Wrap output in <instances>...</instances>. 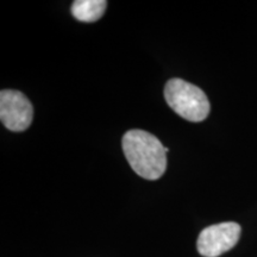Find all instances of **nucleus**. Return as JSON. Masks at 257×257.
<instances>
[{"label": "nucleus", "instance_id": "obj_1", "mask_svg": "<svg viewBox=\"0 0 257 257\" xmlns=\"http://www.w3.org/2000/svg\"><path fill=\"white\" fill-rule=\"evenodd\" d=\"M121 147L128 165L138 176L157 180L165 174L169 149L163 147L156 136L135 128L124 135Z\"/></svg>", "mask_w": 257, "mask_h": 257}, {"label": "nucleus", "instance_id": "obj_2", "mask_svg": "<svg viewBox=\"0 0 257 257\" xmlns=\"http://www.w3.org/2000/svg\"><path fill=\"white\" fill-rule=\"evenodd\" d=\"M165 99L175 113L188 121H202L210 113V101L204 91L182 79H170L166 83Z\"/></svg>", "mask_w": 257, "mask_h": 257}, {"label": "nucleus", "instance_id": "obj_3", "mask_svg": "<svg viewBox=\"0 0 257 257\" xmlns=\"http://www.w3.org/2000/svg\"><path fill=\"white\" fill-rule=\"evenodd\" d=\"M240 232L239 224L234 221L214 224L205 227L198 237L197 248L201 256L218 257L229 251L238 242Z\"/></svg>", "mask_w": 257, "mask_h": 257}, {"label": "nucleus", "instance_id": "obj_4", "mask_svg": "<svg viewBox=\"0 0 257 257\" xmlns=\"http://www.w3.org/2000/svg\"><path fill=\"white\" fill-rule=\"evenodd\" d=\"M34 118V107L23 93L15 89L0 92V119L4 126L15 133L25 131Z\"/></svg>", "mask_w": 257, "mask_h": 257}, {"label": "nucleus", "instance_id": "obj_5", "mask_svg": "<svg viewBox=\"0 0 257 257\" xmlns=\"http://www.w3.org/2000/svg\"><path fill=\"white\" fill-rule=\"evenodd\" d=\"M107 2L105 0H75L73 2L72 11L73 17L83 23H93L99 21L105 14Z\"/></svg>", "mask_w": 257, "mask_h": 257}]
</instances>
